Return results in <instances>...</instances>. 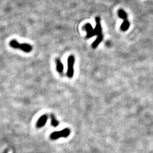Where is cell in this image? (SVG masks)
<instances>
[{
  "instance_id": "cell-1",
  "label": "cell",
  "mask_w": 153,
  "mask_h": 153,
  "mask_svg": "<svg viewBox=\"0 0 153 153\" xmlns=\"http://www.w3.org/2000/svg\"><path fill=\"white\" fill-rule=\"evenodd\" d=\"M10 45L13 49H21L25 52H30L32 51V46L28 44H19L16 40H12Z\"/></svg>"
},
{
  "instance_id": "cell-2",
  "label": "cell",
  "mask_w": 153,
  "mask_h": 153,
  "mask_svg": "<svg viewBox=\"0 0 153 153\" xmlns=\"http://www.w3.org/2000/svg\"><path fill=\"white\" fill-rule=\"evenodd\" d=\"M70 134V130L69 128H65L64 130L58 131H54L50 135L51 140H57L61 137L66 138L68 137Z\"/></svg>"
},
{
  "instance_id": "cell-3",
  "label": "cell",
  "mask_w": 153,
  "mask_h": 153,
  "mask_svg": "<svg viewBox=\"0 0 153 153\" xmlns=\"http://www.w3.org/2000/svg\"><path fill=\"white\" fill-rule=\"evenodd\" d=\"M74 63L75 57L73 55H71L68 58V70H67L66 75L70 79L72 78L74 74Z\"/></svg>"
},
{
  "instance_id": "cell-4",
  "label": "cell",
  "mask_w": 153,
  "mask_h": 153,
  "mask_svg": "<svg viewBox=\"0 0 153 153\" xmlns=\"http://www.w3.org/2000/svg\"><path fill=\"white\" fill-rule=\"evenodd\" d=\"M83 29L86 32H87V35H86V37H85L86 38L89 39V38L95 36L94 30L93 29L92 26L90 23L85 24L84 26L83 27Z\"/></svg>"
},
{
  "instance_id": "cell-5",
  "label": "cell",
  "mask_w": 153,
  "mask_h": 153,
  "mask_svg": "<svg viewBox=\"0 0 153 153\" xmlns=\"http://www.w3.org/2000/svg\"><path fill=\"white\" fill-rule=\"evenodd\" d=\"M96 21V26L95 28L94 29V34L95 35L99 36L100 35H102V28L101 24H100V18L99 17H97L95 19Z\"/></svg>"
},
{
  "instance_id": "cell-6",
  "label": "cell",
  "mask_w": 153,
  "mask_h": 153,
  "mask_svg": "<svg viewBox=\"0 0 153 153\" xmlns=\"http://www.w3.org/2000/svg\"><path fill=\"white\" fill-rule=\"evenodd\" d=\"M48 117L47 115H43L42 116H41L39 119H38L37 123H36V127L38 128H40L44 126L45 124L47 123Z\"/></svg>"
},
{
  "instance_id": "cell-7",
  "label": "cell",
  "mask_w": 153,
  "mask_h": 153,
  "mask_svg": "<svg viewBox=\"0 0 153 153\" xmlns=\"http://www.w3.org/2000/svg\"><path fill=\"white\" fill-rule=\"evenodd\" d=\"M56 70L59 74H63V70H64V66L63 63H61L59 59H56Z\"/></svg>"
},
{
  "instance_id": "cell-8",
  "label": "cell",
  "mask_w": 153,
  "mask_h": 153,
  "mask_svg": "<svg viewBox=\"0 0 153 153\" xmlns=\"http://www.w3.org/2000/svg\"><path fill=\"white\" fill-rule=\"evenodd\" d=\"M103 38V35H100L97 36V39H96L95 41H94V42L92 44V48H93V49H97L98 46L99 45V44L102 42Z\"/></svg>"
},
{
  "instance_id": "cell-9",
  "label": "cell",
  "mask_w": 153,
  "mask_h": 153,
  "mask_svg": "<svg viewBox=\"0 0 153 153\" xmlns=\"http://www.w3.org/2000/svg\"><path fill=\"white\" fill-rule=\"evenodd\" d=\"M130 23L128 21V19L127 20H124L121 25V27H120L121 30L122 31H126L128 30L129 27H130Z\"/></svg>"
},
{
  "instance_id": "cell-10",
  "label": "cell",
  "mask_w": 153,
  "mask_h": 153,
  "mask_svg": "<svg viewBox=\"0 0 153 153\" xmlns=\"http://www.w3.org/2000/svg\"><path fill=\"white\" fill-rule=\"evenodd\" d=\"M117 14H118V16L119 17H120L121 19H123V20H127L128 19V15L127 13H126V12L123 9H119L118 10V12H117Z\"/></svg>"
},
{
  "instance_id": "cell-11",
  "label": "cell",
  "mask_w": 153,
  "mask_h": 153,
  "mask_svg": "<svg viewBox=\"0 0 153 153\" xmlns=\"http://www.w3.org/2000/svg\"><path fill=\"white\" fill-rule=\"evenodd\" d=\"M51 125L54 127H56L59 125V121L57 120L56 118L55 117L54 114L51 115Z\"/></svg>"
}]
</instances>
